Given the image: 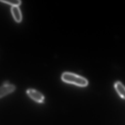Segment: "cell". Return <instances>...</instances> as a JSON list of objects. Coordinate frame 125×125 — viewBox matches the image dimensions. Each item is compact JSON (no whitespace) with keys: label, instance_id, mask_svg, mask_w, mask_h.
Returning a JSON list of instances; mask_svg holds the SVG:
<instances>
[{"label":"cell","instance_id":"7a4b0ae2","mask_svg":"<svg viewBox=\"0 0 125 125\" xmlns=\"http://www.w3.org/2000/svg\"><path fill=\"white\" fill-rule=\"evenodd\" d=\"M26 93L30 98L33 100L39 103L44 102V97L40 92L35 90L29 89L26 91Z\"/></svg>","mask_w":125,"mask_h":125},{"label":"cell","instance_id":"8992f818","mask_svg":"<svg viewBox=\"0 0 125 125\" xmlns=\"http://www.w3.org/2000/svg\"><path fill=\"white\" fill-rule=\"evenodd\" d=\"M0 2L7 4L12 6H18L21 3L20 0H0Z\"/></svg>","mask_w":125,"mask_h":125},{"label":"cell","instance_id":"3957f363","mask_svg":"<svg viewBox=\"0 0 125 125\" xmlns=\"http://www.w3.org/2000/svg\"><path fill=\"white\" fill-rule=\"evenodd\" d=\"M15 90V87L8 83H5L0 87V98L12 93Z\"/></svg>","mask_w":125,"mask_h":125},{"label":"cell","instance_id":"6da1fadb","mask_svg":"<svg viewBox=\"0 0 125 125\" xmlns=\"http://www.w3.org/2000/svg\"><path fill=\"white\" fill-rule=\"evenodd\" d=\"M62 79L64 82L81 87L86 86L88 84L86 79L71 73H64L62 76Z\"/></svg>","mask_w":125,"mask_h":125},{"label":"cell","instance_id":"5b68a950","mask_svg":"<svg viewBox=\"0 0 125 125\" xmlns=\"http://www.w3.org/2000/svg\"><path fill=\"white\" fill-rule=\"evenodd\" d=\"M115 87L120 96L125 99V87L121 82H116L115 84Z\"/></svg>","mask_w":125,"mask_h":125},{"label":"cell","instance_id":"277c9868","mask_svg":"<svg viewBox=\"0 0 125 125\" xmlns=\"http://www.w3.org/2000/svg\"><path fill=\"white\" fill-rule=\"evenodd\" d=\"M11 12L15 21L17 23L21 22L22 20V13L19 7H12Z\"/></svg>","mask_w":125,"mask_h":125}]
</instances>
